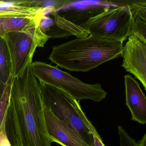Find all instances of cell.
I'll list each match as a JSON object with an SVG mask.
<instances>
[{
    "mask_svg": "<svg viewBox=\"0 0 146 146\" xmlns=\"http://www.w3.org/2000/svg\"><path fill=\"white\" fill-rule=\"evenodd\" d=\"M120 146H136V141L120 125L117 128Z\"/></svg>",
    "mask_w": 146,
    "mask_h": 146,
    "instance_id": "cell-17",
    "label": "cell"
},
{
    "mask_svg": "<svg viewBox=\"0 0 146 146\" xmlns=\"http://www.w3.org/2000/svg\"><path fill=\"white\" fill-rule=\"evenodd\" d=\"M119 6L108 1H63L56 11L67 21L81 27L90 19Z\"/></svg>",
    "mask_w": 146,
    "mask_h": 146,
    "instance_id": "cell-7",
    "label": "cell"
},
{
    "mask_svg": "<svg viewBox=\"0 0 146 146\" xmlns=\"http://www.w3.org/2000/svg\"><path fill=\"white\" fill-rule=\"evenodd\" d=\"M11 76V58L6 42L0 37V79L5 84Z\"/></svg>",
    "mask_w": 146,
    "mask_h": 146,
    "instance_id": "cell-15",
    "label": "cell"
},
{
    "mask_svg": "<svg viewBox=\"0 0 146 146\" xmlns=\"http://www.w3.org/2000/svg\"><path fill=\"white\" fill-rule=\"evenodd\" d=\"M93 137V143L92 146H105L102 141V139L98 134L96 129H94L92 131Z\"/></svg>",
    "mask_w": 146,
    "mask_h": 146,
    "instance_id": "cell-20",
    "label": "cell"
},
{
    "mask_svg": "<svg viewBox=\"0 0 146 146\" xmlns=\"http://www.w3.org/2000/svg\"><path fill=\"white\" fill-rule=\"evenodd\" d=\"M125 105L131 115V120L146 123V98L139 83L131 75L124 76Z\"/></svg>",
    "mask_w": 146,
    "mask_h": 146,
    "instance_id": "cell-10",
    "label": "cell"
},
{
    "mask_svg": "<svg viewBox=\"0 0 146 146\" xmlns=\"http://www.w3.org/2000/svg\"><path fill=\"white\" fill-rule=\"evenodd\" d=\"M40 19L23 15H0V37L4 38L7 33L26 29L39 23Z\"/></svg>",
    "mask_w": 146,
    "mask_h": 146,
    "instance_id": "cell-13",
    "label": "cell"
},
{
    "mask_svg": "<svg viewBox=\"0 0 146 146\" xmlns=\"http://www.w3.org/2000/svg\"><path fill=\"white\" fill-rule=\"evenodd\" d=\"M0 146H12L6 131L5 116L0 128Z\"/></svg>",
    "mask_w": 146,
    "mask_h": 146,
    "instance_id": "cell-19",
    "label": "cell"
},
{
    "mask_svg": "<svg viewBox=\"0 0 146 146\" xmlns=\"http://www.w3.org/2000/svg\"><path fill=\"white\" fill-rule=\"evenodd\" d=\"M42 2L35 1H0V15H23L40 19L56 10L54 6H43Z\"/></svg>",
    "mask_w": 146,
    "mask_h": 146,
    "instance_id": "cell-11",
    "label": "cell"
},
{
    "mask_svg": "<svg viewBox=\"0 0 146 146\" xmlns=\"http://www.w3.org/2000/svg\"><path fill=\"white\" fill-rule=\"evenodd\" d=\"M54 11L49 13L50 16H47V15L44 16L40 19L39 21V25L40 29L41 31L45 35L48 32L53 24L54 19L52 15V13Z\"/></svg>",
    "mask_w": 146,
    "mask_h": 146,
    "instance_id": "cell-18",
    "label": "cell"
},
{
    "mask_svg": "<svg viewBox=\"0 0 146 146\" xmlns=\"http://www.w3.org/2000/svg\"><path fill=\"white\" fill-rule=\"evenodd\" d=\"M123 47L122 42L89 35L54 46L48 59L70 71L87 72L121 57Z\"/></svg>",
    "mask_w": 146,
    "mask_h": 146,
    "instance_id": "cell-2",
    "label": "cell"
},
{
    "mask_svg": "<svg viewBox=\"0 0 146 146\" xmlns=\"http://www.w3.org/2000/svg\"><path fill=\"white\" fill-rule=\"evenodd\" d=\"M31 66L33 74L38 81L62 90L78 101L88 100L100 102L107 95L100 84L85 83L68 72L60 70L57 66L37 61L32 62Z\"/></svg>",
    "mask_w": 146,
    "mask_h": 146,
    "instance_id": "cell-4",
    "label": "cell"
},
{
    "mask_svg": "<svg viewBox=\"0 0 146 146\" xmlns=\"http://www.w3.org/2000/svg\"><path fill=\"white\" fill-rule=\"evenodd\" d=\"M39 82L44 106L92 146L95 127L82 110L79 102L58 88Z\"/></svg>",
    "mask_w": 146,
    "mask_h": 146,
    "instance_id": "cell-3",
    "label": "cell"
},
{
    "mask_svg": "<svg viewBox=\"0 0 146 146\" xmlns=\"http://www.w3.org/2000/svg\"><path fill=\"white\" fill-rule=\"evenodd\" d=\"M44 113L48 132L55 143L62 146H91L45 106Z\"/></svg>",
    "mask_w": 146,
    "mask_h": 146,
    "instance_id": "cell-9",
    "label": "cell"
},
{
    "mask_svg": "<svg viewBox=\"0 0 146 146\" xmlns=\"http://www.w3.org/2000/svg\"><path fill=\"white\" fill-rule=\"evenodd\" d=\"M40 84L29 66L13 78L5 114V130L12 146H51Z\"/></svg>",
    "mask_w": 146,
    "mask_h": 146,
    "instance_id": "cell-1",
    "label": "cell"
},
{
    "mask_svg": "<svg viewBox=\"0 0 146 146\" xmlns=\"http://www.w3.org/2000/svg\"><path fill=\"white\" fill-rule=\"evenodd\" d=\"M132 17L128 4L108 9L81 28L92 36L123 42L130 35Z\"/></svg>",
    "mask_w": 146,
    "mask_h": 146,
    "instance_id": "cell-6",
    "label": "cell"
},
{
    "mask_svg": "<svg viewBox=\"0 0 146 146\" xmlns=\"http://www.w3.org/2000/svg\"><path fill=\"white\" fill-rule=\"evenodd\" d=\"M121 57L122 66L138 79L146 90V43L135 35H130L123 47Z\"/></svg>",
    "mask_w": 146,
    "mask_h": 146,
    "instance_id": "cell-8",
    "label": "cell"
},
{
    "mask_svg": "<svg viewBox=\"0 0 146 146\" xmlns=\"http://www.w3.org/2000/svg\"><path fill=\"white\" fill-rule=\"evenodd\" d=\"M13 78L11 76L7 83L5 92L1 99L0 100V128L1 127L2 122L5 116L6 112L8 106Z\"/></svg>",
    "mask_w": 146,
    "mask_h": 146,
    "instance_id": "cell-16",
    "label": "cell"
},
{
    "mask_svg": "<svg viewBox=\"0 0 146 146\" xmlns=\"http://www.w3.org/2000/svg\"><path fill=\"white\" fill-rule=\"evenodd\" d=\"M127 4L132 17L130 35H135L146 43V1H132Z\"/></svg>",
    "mask_w": 146,
    "mask_h": 146,
    "instance_id": "cell-14",
    "label": "cell"
},
{
    "mask_svg": "<svg viewBox=\"0 0 146 146\" xmlns=\"http://www.w3.org/2000/svg\"><path fill=\"white\" fill-rule=\"evenodd\" d=\"M7 84H5L2 82V81L0 79V100L1 99L3 94L5 92Z\"/></svg>",
    "mask_w": 146,
    "mask_h": 146,
    "instance_id": "cell-22",
    "label": "cell"
},
{
    "mask_svg": "<svg viewBox=\"0 0 146 146\" xmlns=\"http://www.w3.org/2000/svg\"><path fill=\"white\" fill-rule=\"evenodd\" d=\"M136 146H146V134L142 137L141 139L136 142Z\"/></svg>",
    "mask_w": 146,
    "mask_h": 146,
    "instance_id": "cell-21",
    "label": "cell"
},
{
    "mask_svg": "<svg viewBox=\"0 0 146 146\" xmlns=\"http://www.w3.org/2000/svg\"><path fill=\"white\" fill-rule=\"evenodd\" d=\"M53 24L46 34L49 39L68 38L75 36L77 38H84L89 35L88 32L80 26L67 21L60 16L56 10L52 13Z\"/></svg>",
    "mask_w": 146,
    "mask_h": 146,
    "instance_id": "cell-12",
    "label": "cell"
},
{
    "mask_svg": "<svg viewBox=\"0 0 146 146\" xmlns=\"http://www.w3.org/2000/svg\"><path fill=\"white\" fill-rule=\"evenodd\" d=\"M13 78L20 76L32 63L37 48L43 47L49 40L41 30L39 23L22 31L10 32L5 36Z\"/></svg>",
    "mask_w": 146,
    "mask_h": 146,
    "instance_id": "cell-5",
    "label": "cell"
}]
</instances>
